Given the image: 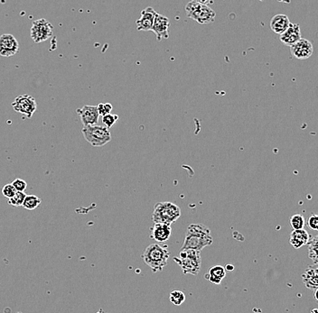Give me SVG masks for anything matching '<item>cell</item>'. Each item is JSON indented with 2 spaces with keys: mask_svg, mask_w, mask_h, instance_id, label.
Listing matches in <instances>:
<instances>
[{
  "mask_svg": "<svg viewBox=\"0 0 318 313\" xmlns=\"http://www.w3.org/2000/svg\"><path fill=\"white\" fill-rule=\"evenodd\" d=\"M42 200L36 195H26L23 207L27 211H34L41 204Z\"/></svg>",
  "mask_w": 318,
  "mask_h": 313,
  "instance_id": "cell-21",
  "label": "cell"
},
{
  "mask_svg": "<svg viewBox=\"0 0 318 313\" xmlns=\"http://www.w3.org/2000/svg\"><path fill=\"white\" fill-rule=\"evenodd\" d=\"M53 32V26L47 19H38L34 21L30 29V36L36 44H41L48 40Z\"/></svg>",
  "mask_w": 318,
  "mask_h": 313,
  "instance_id": "cell-7",
  "label": "cell"
},
{
  "mask_svg": "<svg viewBox=\"0 0 318 313\" xmlns=\"http://www.w3.org/2000/svg\"><path fill=\"white\" fill-rule=\"evenodd\" d=\"M26 194L25 192H20L17 191L16 195L14 196L13 198H11L10 200H8V204L14 206V207H19V206H23L24 201L26 200Z\"/></svg>",
  "mask_w": 318,
  "mask_h": 313,
  "instance_id": "cell-24",
  "label": "cell"
},
{
  "mask_svg": "<svg viewBox=\"0 0 318 313\" xmlns=\"http://www.w3.org/2000/svg\"><path fill=\"white\" fill-rule=\"evenodd\" d=\"M226 276V269L222 266L211 267L206 274V279L213 284H221Z\"/></svg>",
  "mask_w": 318,
  "mask_h": 313,
  "instance_id": "cell-19",
  "label": "cell"
},
{
  "mask_svg": "<svg viewBox=\"0 0 318 313\" xmlns=\"http://www.w3.org/2000/svg\"><path fill=\"white\" fill-rule=\"evenodd\" d=\"M97 108L100 116H103V118L109 115L113 109L112 105L110 103H101L98 105Z\"/></svg>",
  "mask_w": 318,
  "mask_h": 313,
  "instance_id": "cell-25",
  "label": "cell"
},
{
  "mask_svg": "<svg viewBox=\"0 0 318 313\" xmlns=\"http://www.w3.org/2000/svg\"><path fill=\"white\" fill-rule=\"evenodd\" d=\"M314 296H315V299H316V300L318 302V289L316 290V292L314 293Z\"/></svg>",
  "mask_w": 318,
  "mask_h": 313,
  "instance_id": "cell-30",
  "label": "cell"
},
{
  "mask_svg": "<svg viewBox=\"0 0 318 313\" xmlns=\"http://www.w3.org/2000/svg\"><path fill=\"white\" fill-rule=\"evenodd\" d=\"M311 238L312 237L308 234V231L305 229L294 230L289 236V243L295 249H298L303 246L309 244Z\"/></svg>",
  "mask_w": 318,
  "mask_h": 313,
  "instance_id": "cell-16",
  "label": "cell"
},
{
  "mask_svg": "<svg viewBox=\"0 0 318 313\" xmlns=\"http://www.w3.org/2000/svg\"><path fill=\"white\" fill-rule=\"evenodd\" d=\"M19 51V44L16 37L11 34H4L0 36V55L9 57L16 55Z\"/></svg>",
  "mask_w": 318,
  "mask_h": 313,
  "instance_id": "cell-9",
  "label": "cell"
},
{
  "mask_svg": "<svg viewBox=\"0 0 318 313\" xmlns=\"http://www.w3.org/2000/svg\"><path fill=\"white\" fill-rule=\"evenodd\" d=\"M291 54L298 60H307L312 56L314 47L312 43L302 38L295 45L290 47Z\"/></svg>",
  "mask_w": 318,
  "mask_h": 313,
  "instance_id": "cell-11",
  "label": "cell"
},
{
  "mask_svg": "<svg viewBox=\"0 0 318 313\" xmlns=\"http://www.w3.org/2000/svg\"><path fill=\"white\" fill-rule=\"evenodd\" d=\"M213 242L209 227L204 224H191L188 226L182 250L193 249L201 252Z\"/></svg>",
  "mask_w": 318,
  "mask_h": 313,
  "instance_id": "cell-1",
  "label": "cell"
},
{
  "mask_svg": "<svg viewBox=\"0 0 318 313\" xmlns=\"http://www.w3.org/2000/svg\"><path fill=\"white\" fill-rule=\"evenodd\" d=\"M12 185L14 186L16 191H20V192H25L26 187H27L26 180H22V179H16V180H13Z\"/></svg>",
  "mask_w": 318,
  "mask_h": 313,
  "instance_id": "cell-29",
  "label": "cell"
},
{
  "mask_svg": "<svg viewBox=\"0 0 318 313\" xmlns=\"http://www.w3.org/2000/svg\"><path fill=\"white\" fill-rule=\"evenodd\" d=\"M84 138L93 146H103L111 140V134L108 129L102 126H89L83 127L82 130Z\"/></svg>",
  "mask_w": 318,
  "mask_h": 313,
  "instance_id": "cell-6",
  "label": "cell"
},
{
  "mask_svg": "<svg viewBox=\"0 0 318 313\" xmlns=\"http://www.w3.org/2000/svg\"><path fill=\"white\" fill-rule=\"evenodd\" d=\"M310 313H318V309H313V310H311Z\"/></svg>",
  "mask_w": 318,
  "mask_h": 313,
  "instance_id": "cell-31",
  "label": "cell"
},
{
  "mask_svg": "<svg viewBox=\"0 0 318 313\" xmlns=\"http://www.w3.org/2000/svg\"><path fill=\"white\" fill-rule=\"evenodd\" d=\"M181 216V210L175 203L170 201L159 202L154 207L152 221L155 224L171 225L175 223Z\"/></svg>",
  "mask_w": 318,
  "mask_h": 313,
  "instance_id": "cell-3",
  "label": "cell"
},
{
  "mask_svg": "<svg viewBox=\"0 0 318 313\" xmlns=\"http://www.w3.org/2000/svg\"><path fill=\"white\" fill-rule=\"evenodd\" d=\"M13 109L25 115L27 118H32L37 109V103L31 95H20L12 102Z\"/></svg>",
  "mask_w": 318,
  "mask_h": 313,
  "instance_id": "cell-8",
  "label": "cell"
},
{
  "mask_svg": "<svg viewBox=\"0 0 318 313\" xmlns=\"http://www.w3.org/2000/svg\"><path fill=\"white\" fill-rule=\"evenodd\" d=\"M186 16L200 25L214 22L216 13L209 5L200 1H190L185 7Z\"/></svg>",
  "mask_w": 318,
  "mask_h": 313,
  "instance_id": "cell-5",
  "label": "cell"
},
{
  "mask_svg": "<svg viewBox=\"0 0 318 313\" xmlns=\"http://www.w3.org/2000/svg\"><path fill=\"white\" fill-rule=\"evenodd\" d=\"M290 24H291V22L289 21L288 16L283 15V14H277L276 16L272 17L269 25H270L272 32L280 36L287 30Z\"/></svg>",
  "mask_w": 318,
  "mask_h": 313,
  "instance_id": "cell-17",
  "label": "cell"
},
{
  "mask_svg": "<svg viewBox=\"0 0 318 313\" xmlns=\"http://www.w3.org/2000/svg\"><path fill=\"white\" fill-rule=\"evenodd\" d=\"M226 267H227V270H233V267H232V266H229V265H228Z\"/></svg>",
  "mask_w": 318,
  "mask_h": 313,
  "instance_id": "cell-32",
  "label": "cell"
},
{
  "mask_svg": "<svg viewBox=\"0 0 318 313\" xmlns=\"http://www.w3.org/2000/svg\"><path fill=\"white\" fill-rule=\"evenodd\" d=\"M16 192H17V191H16V189L14 188V186L12 185V183L5 185V186L2 188V194H3V196H4L5 198L8 199V200H10L11 198H13L14 196L16 195Z\"/></svg>",
  "mask_w": 318,
  "mask_h": 313,
  "instance_id": "cell-26",
  "label": "cell"
},
{
  "mask_svg": "<svg viewBox=\"0 0 318 313\" xmlns=\"http://www.w3.org/2000/svg\"><path fill=\"white\" fill-rule=\"evenodd\" d=\"M174 261L179 265L184 274L197 275L201 271V252L193 249H181L179 256L174 257Z\"/></svg>",
  "mask_w": 318,
  "mask_h": 313,
  "instance_id": "cell-4",
  "label": "cell"
},
{
  "mask_svg": "<svg viewBox=\"0 0 318 313\" xmlns=\"http://www.w3.org/2000/svg\"><path fill=\"white\" fill-rule=\"evenodd\" d=\"M280 42L286 46L291 47L302 39L300 26L298 24H290L286 31L280 35Z\"/></svg>",
  "mask_w": 318,
  "mask_h": 313,
  "instance_id": "cell-13",
  "label": "cell"
},
{
  "mask_svg": "<svg viewBox=\"0 0 318 313\" xmlns=\"http://www.w3.org/2000/svg\"><path fill=\"white\" fill-rule=\"evenodd\" d=\"M308 256L316 265H318V236H314L309 242Z\"/></svg>",
  "mask_w": 318,
  "mask_h": 313,
  "instance_id": "cell-20",
  "label": "cell"
},
{
  "mask_svg": "<svg viewBox=\"0 0 318 313\" xmlns=\"http://www.w3.org/2000/svg\"><path fill=\"white\" fill-rule=\"evenodd\" d=\"M303 282L308 289H318V265L308 267L302 275Z\"/></svg>",
  "mask_w": 318,
  "mask_h": 313,
  "instance_id": "cell-18",
  "label": "cell"
},
{
  "mask_svg": "<svg viewBox=\"0 0 318 313\" xmlns=\"http://www.w3.org/2000/svg\"><path fill=\"white\" fill-rule=\"evenodd\" d=\"M170 21L166 16L160 15L158 13L155 19L154 26L152 28V31L154 32L155 35L157 36V39L161 41L162 39H167L169 37Z\"/></svg>",
  "mask_w": 318,
  "mask_h": 313,
  "instance_id": "cell-14",
  "label": "cell"
},
{
  "mask_svg": "<svg viewBox=\"0 0 318 313\" xmlns=\"http://www.w3.org/2000/svg\"><path fill=\"white\" fill-rule=\"evenodd\" d=\"M308 227L314 231H318V214H311L308 220Z\"/></svg>",
  "mask_w": 318,
  "mask_h": 313,
  "instance_id": "cell-28",
  "label": "cell"
},
{
  "mask_svg": "<svg viewBox=\"0 0 318 313\" xmlns=\"http://www.w3.org/2000/svg\"><path fill=\"white\" fill-rule=\"evenodd\" d=\"M169 300L170 302L173 303L174 305L179 306L185 302V294L182 291L175 290V291H173L172 293H170Z\"/></svg>",
  "mask_w": 318,
  "mask_h": 313,
  "instance_id": "cell-23",
  "label": "cell"
},
{
  "mask_svg": "<svg viewBox=\"0 0 318 313\" xmlns=\"http://www.w3.org/2000/svg\"><path fill=\"white\" fill-rule=\"evenodd\" d=\"M172 234V228L169 225L155 224L151 228L150 237L158 243H164L169 239Z\"/></svg>",
  "mask_w": 318,
  "mask_h": 313,
  "instance_id": "cell-15",
  "label": "cell"
},
{
  "mask_svg": "<svg viewBox=\"0 0 318 313\" xmlns=\"http://www.w3.org/2000/svg\"><path fill=\"white\" fill-rule=\"evenodd\" d=\"M118 119V115H112V114H109V115H107L105 117L103 118V123L106 126L107 129H110L112 128L113 126L115 125V123L117 122V120Z\"/></svg>",
  "mask_w": 318,
  "mask_h": 313,
  "instance_id": "cell-27",
  "label": "cell"
},
{
  "mask_svg": "<svg viewBox=\"0 0 318 313\" xmlns=\"http://www.w3.org/2000/svg\"><path fill=\"white\" fill-rule=\"evenodd\" d=\"M105 313L103 312V310H100V311H98L97 313Z\"/></svg>",
  "mask_w": 318,
  "mask_h": 313,
  "instance_id": "cell-33",
  "label": "cell"
},
{
  "mask_svg": "<svg viewBox=\"0 0 318 313\" xmlns=\"http://www.w3.org/2000/svg\"><path fill=\"white\" fill-rule=\"evenodd\" d=\"M78 115L80 116L83 127L96 126L99 121L100 114L98 111L97 106H84L77 109Z\"/></svg>",
  "mask_w": 318,
  "mask_h": 313,
  "instance_id": "cell-12",
  "label": "cell"
},
{
  "mask_svg": "<svg viewBox=\"0 0 318 313\" xmlns=\"http://www.w3.org/2000/svg\"><path fill=\"white\" fill-rule=\"evenodd\" d=\"M170 253L166 246L159 245L158 243L151 244L145 249L141 258L153 272L163 271L169 259Z\"/></svg>",
  "mask_w": 318,
  "mask_h": 313,
  "instance_id": "cell-2",
  "label": "cell"
},
{
  "mask_svg": "<svg viewBox=\"0 0 318 313\" xmlns=\"http://www.w3.org/2000/svg\"><path fill=\"white\" fill-rule=\"evenodd\" d=\"M289 224L294 230L304 229V227L306 226L305 218L301 214H295L290 218Z\"/></svg>",
  "mask_w": 318,
  "mask_h": 313,
  "instance_id": "cell-22",
  "label": "cell"
},
{
  "mask_svg": "<svg viewBox=\"0 0 318 313\" xmlns=\"http://www.w3.org/2000/svg\"><path fill=\"white\" fill-rule=\"evenodd\" d=\"M157 15L158 13L151 6H148L141 11L140 18L136 21L138 31H152Z\"/></svg>",
  "mask_w": 318,
  "mask_h": 313,
  "instance_id": "cell-10",
  "label": "cell"
}]
</instances>
